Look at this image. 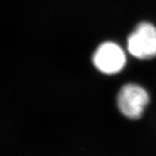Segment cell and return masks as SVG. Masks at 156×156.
Instances as JSON below:
<instances>
[{
	"instance_id": "cell-2",
	"label": "cell",
	"mask_w": 156,
	"mask_h": 156,
	"mask_svg": "<svg viewBox=\"0 0 156 156\" xmlns=\"http://www.w3.org/2000/svg\"><path fill=\"white\" fill-rule=\"evenodd\" d=\"M149 101L148 93L136 84H127L119 90L117 105L122 114L132 119H139Z\"/></svg>"
},
{
	"instance_id": "cell-1",
	"label": "cell",
	"mask_w": 156,
	"mask_h": 156,
	"mask_svg": "<svg viewBox=\"0 0 156 156\" xmlns=\"http://www.w3.org/2000/svg\"><path fill=\"white\" fill-rule=\"evenodd\" d=\"M128 51L140 59L156 56V27L149 23H142L136 27L127 39Z\"/></svg>"
},
{
	"instance_id": "cell-3",
	"label": "cell",
	"mask_w": 156,
	"mask_h": 156,
	"mask_svg": "<svg viewBox=\"0 0 156 156\" xmlns=\"http://www.w3.org/2000/svg\"><path fill=\"white\" fill-rule=\"evenodd\" d=\"M95 67L105 74L119 72L125 66L126 57L123 49L117 44L108 41L101 44L93 57Z\"/></svg>"
}]
</instances>
